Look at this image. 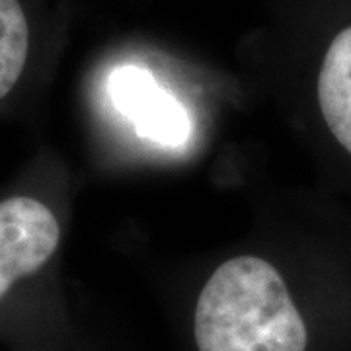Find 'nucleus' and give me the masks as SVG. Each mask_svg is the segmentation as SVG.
Masks as SVG:
<instances>
[{
  "label": "nucleus",
  "mask_w": 351,
  "mask_h": 351,
  "mask_svg": "<svg viewBox=\"0 0 351 351\" xmlns=\"http://www.w3.org/2000/svg\"><path fill=\"white\" fill-rule=\"evenodd\" d=\"M197 351H316L311 314L285 279L256 256L232 258L215 269L193 313Z\"/></svg>",
  "instance_id": "1"
},
{
  "label": "nucleus",
  "mask_w": 351,
  "mask_h": 351,
  "mask_svg": "<svg viewBox=\"0 0 351 351\" xmlns=\"http://www.w3.org/2000/svg\"><path fill=\"white\" fill-rule=\"evenodd\" d=\"M61 240V219L45 197L34 191L0 197V334L16 346H24L18 295L49 269Z\"/></svg>",
  "instance_id": "2"
},
{
  "label": "nucleus",
  "mask_w": 351,
  "mask_h": 351,
  "mask_svg": "<svg viewBox=\"0 0 351 351\" xmlns=\"http://www.w3.org/2000/svg\"><path fill=\"white\" fill-rule=\"evenodd\" d=\"M113 106L135 125L143 138L160 147H180L189 137V117L182 104L141 66L125 64L110 76Z\"/></svg>",
  "instance_id": "3"
}]
</instances>
